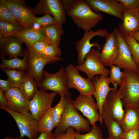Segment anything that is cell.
I'll use <instances>...</instances> for the list:
<instances>
[{
	"instance_id": "1",
	"label": "cell",
	"mask_w": 139,
	"mask_h": 139,
	"mask_svg": "<svg viewBox=\"0 0 139 139\" xmlns=\"http://www.w3.org/2000/svg\"><path fill=\"white\" fill-rule=\"evenodd\" d=\"M66 15L70 16L79 28L90 30L103 19L100 12L93 11L84 0H61Z\"/></svg>"
},
{
	"instance_id": "2",
	"label": "cell",
	"mask_w": 139,
	"mask_h": 139,
	"mask_svg": "<svg viewBox=\"0 0 139 139\" xmlns=\"http://www.w3.org/2000/svg\"><path fill=\"white\" fill-rule=\"evenodd\" d=\"M66 107L62 116L60 122L53 133L55 135L65 133L70 127L74 128L76 132H89L92 129L90 123L88 119L83 117L72 105V99L71 97L65 96Z\"/></svg>"
},
{
	"instance_id": "3",
	"label": "cell",
	"mask_w": 139,
	"mask_h": 139,
	"mask_svg": "<svg viewBox=\"0 0 139 139\" xmlns=\"http://www.w3.org/2000/svg\"><path fill=\"white\" fill-rule=\"evenodd\" d=\"M123 69L125 76L118 90L122 96L123 106L125 108L130 107L139 108V74L133 71Z\"/></svg>"
},
{
	"instance_id": "4",
	"label": "cell",
	"mask_w": 139,
	"mask_h": 139,
	"mask_svg": "<svg viewBox=\"0 0 139 139\" xmlns=\"http://www.w3.org/2000/svg\"><path fill=\"white\" fill-rule=\"evenodd\" d=\"M44 79L39 83H37L40 90H50L58 93L60 98L66 96L71 97L67 85V76L64 66L55 73H51L44 70Z\"/></svg>"
},
{
	"instance_id": "5",
	"label": "cell",
	"mask_w": 139,
	"mask_h": 139,
	"mask_svg": "<svg viewBox=\"0 0 139 139\" xmlns=\"http://www.w3.org/2000/svg\"><path fill=\"white\" fill-rule=\"evenodd\" d=\"M7 112L13 117L19 128L20 136L22 138L26 136L29 139H37L39 135L38 122L30 112L19 113L7 107L0 108Z\"/></svg>"
},
{
	"instance_id": "6",
	"label": "cell",
	"mask_w": 139,
	"mask_h": 139,
	"mask_svg": "<svg viewBox=\"0 0 139 139\" xmlns=\"http://www.w3.org/2000/svg\"><path fill=\"white\" fill-rule=\"evenodd\" d=\"M28 66L27 72L34 79L37 83L41 82L44 79V68L47 64L56 63L64 59L60 57H48L36 53L27 47Z\"/></svg>"
},
{
	"instance_id": "7",
	"label": "cell",
	"mask_w": 139,
	"mask_h": 139,
	"mask_svg": "<svg viewBox=\"0 0 139 139\" xmlns=\"http://www.w3.org/2000/svg\"><path fill=\"white\" fill-rule=\"evenodd\" d=\"M100 54L98 49L92 48L86 56L84 63L75 66L79 71L85 73L88 78L92 81L96 75H102L108 76L110 73V70L106 68L101 61Z\"/></svg>"
},
{
	"instance_id": "8",
	"label": "cell",
	"mask_w": 139,
	"mask_h": 139,
	"mask_svg": "<svg viewBox=\"0 0 139 139\" xmlns=\"http://www.w3.org/2000/svg\"><path fill=\"white\" fill-rule=\"evenodd\" d=\"M0 2L12 12L19 24L23 28L30 27L36 17L32 8L21 0H0Z\"/></svg>"
},
{
	"instance_id": "9",
	"label": "cell",
	"mask_w": 139,
	"mask_h": 139,
	"mask_svg": "<svg viewBox=\"0 0 139 139\" xmlns=\"http://www.w3.org/2000/svg\"><path fill=\"white\" fill-rule=\"evenodd\" d=\"M32 10L35 15H52L56 25L60 28L66 22V13L61 0H40Z\"/></svg>"
},
{
	"instance_id": "10",
	"label": "cell",
	"mask_w": 139,
	"mask_h": 139,
	"mask_svg": "<svg viewBox=\"0 0 139 139\" xmlns=\"http://www.w3.org/2000/svg\"><path fill=\"white\" fill-rule=\"evenodd\" d=\"M73 107L80 111L89 121L92 127L99 121L103 124L102 116L98 112L96 103L92 95L86 96L80 94L72 102Z\"/></svg>"
},
{
	"instance_id": "11",
	"label": "cell",
	"mask_w": 139,
	"mask_h": 139,
	"mask_svg": "<svg viewBox=\"0 0 139 139\" xmlns=\"http://www.w3.org/2000/svg\"><path fill=\"white\" fill-rule=\"evenodd\" d=\"M67 76V85L69 88L77 90L80 94L86 96L93 95L95 90L94 85L92 81L85 78L79 74V71L72 64L65 68Z\"/></svg>"
},
{
	"instance_id": "12",
	"label": "cell",
	"mask_w": 139,
	"mask_h": 139,
	"mask_svg": "<svg viewBox=\"0 0 139 139\" xmlns=\"http://www.w3.org/2000/svg\"><path fill=\"white\" fill-rule=\"evenodd\" d=\"M122 97L117 89L109 93L102 107L101 115L103 120L112 118L118 122L121 120L125 111L123 108Z\"/></svg>"
},
{
	"instance_id": "13",
	"label": "cell",
	"mask_w": 139,
	"mask_h": 139,
	"mask_svg": "<svg viewBox=\"0 0 139 139\" xmlns=\"http://www.w3.org/2000/svg\"><path fill=\"white\" fill-rule=\"evenodd\" d=\"M108 33L107 30L105 28H100L95 31L91 29L85 31L82 38L76 42V49L78 53V65H81L84 63L86 56L92 47L97 48L99 51L101 50V45L98 42L91 43L93 37L97 36L105 37Z\"/></svg>"
},
{
	"instance_id": "14",
	"label": "cell",
	"mask_w": 139,
	"mask_h": 139,
	"mask_svg": "<svg viewBox=\"0 0 139 139\" xmlns=\"http://www.w3.org/2000/svg\"><path fill=\"white\" fill-rule=\"evenodd\" d=\"M57 93H48L47 91L37 90L33 98L30 101V110L34 119L38 122L43 115L50 107Z\"/></svg>"
},
{
	"instance_id": "15",
	"label": "cell",
	"mask_w": 139,
	"mask_h": 139,
	"mask_svg": "<svg viewBox=\"0 0 139 139\" xmlns=\"http://www.w3.org/2000/svg\"><path fill=\"white\" fill-rule=\"evenodd\" d=\"M114 31L118 41L119 52L113 65L118 66L121 69L130 70L138 73L137 66L133 60L130 49L123 35L118 29L115 28Z\"/></svg>"
},
{
	"instance_id": "16",
	"label": "cell",
	"mask_w": 139,
	"mask_h": 139,
	"mask_svg": "<svg viewBox=\"0 0 139 139\" xmlns=\"http://www.w3.org/2000/svg\"><path fill=\"white\" fill-rule=\"evenodd\" d=\"M94 12H104L123 20V14L127 10L116 0H85Z\"/></svg>"
},
{
	"instance_id": "17",
	"label": "cell",
	"mask_w": 139,
	"mask_h": 139,
	"mask_svg": "<svg viewBox=\"0 0 139 139\" xmlns=\"http://www.w3.org/2000/svg\"><path fill=\"white\" fill-rule=\"evenodd\" d=\"M106 41L102 47L100 59L105 66L110 67L117 58L119 52L118 43L113 30L105 37Z\"/></svg>"
},
{
	"instance_id": "18",
	"label": "cell",
	"mask_w": 139,
	"mask_h": 139,
	"mask_svg": "<svg viewBox=\"0 0 139 139\" xmlns=\"http://www.w3.org/2000/svg\"><path fill=\"white\" fill-rule=\"evenodd\" d=\"M5 93L7 101V107L19 113L30 112V101L25 98L19 88H12Z\"/></svg>"
},
{
	"instance_id": "19",
	"label": "cell",
	"mask_w": 139,
	"mask_h": 139,
	"mask_svg": "<svg viewBox=\"0 0 139 139\" xmlns=\"http://www.w3.org/2000/svg\"><path fill=\"white\" fill-rule=\"evenodd\" d=\"M92 81L95 88L93 95L96 99L99 113L102 116V109L104 102L109 93L116 89L114 87H110L109 84L111 83L108 76L102 75H97Z\"/></svg>"
},
{
	"instance_id": "20",
	"label": "cell",
	"mask_w": 139,
	"mask_h": 139,
	"mask_svg": "<svg viewBox=\"0 0 139 139\" xmlns=\"http://www.w3.org/2000/svg\"><path fill=\"white\" fill-rule=\"evenodd\" d=\"M22 43L20 40L13 36L3 37L0 36L1 56L8 55L9 59L18 56L23 57L25 53Z\"/></svg>"
},
{
	"instance_id": "21",
	"label": "cell",
	"mask_w": 139,
	"mask_h": 139,
	"mask_svg": "<svg viewBox=\"0 0 139 139\" xmlns=\"http://www.w3.org/2000/svg\"><path fill=\"white\" fill-rule=\"evenodd\" d=\"M122 23L119 25V30L123 35H130L139 31V10L137 9L127 10L123 14Z\"/></svg>"
},
{
	"instance_id": "22",
	"label": "cell",
	"mask_w": 139,
	"mask_h": 139,
	"mask_svg": "<svg viewBox=\"0 0 139 139\" xmlns=\"http://www.w3.org/2000/svg\"><path fill=\"white\" fill-rule=\"evenodd\" d=\"M125 109L123 117L119 122L124 132L139 128V108L130 107Z\"/></svg>"
},
{
	"instance_id": "23",
	"label": "cell",
	"mask_w": 139,
	"mask_h": 139,
	"mask_svg": "<svg viewBox=\"0 0 139 139\" xmlns=\"http://www.w3.org/2000/svg\"><path fill=\"white\" fill-rule=\"evenodd\" d=\"M13 36L20 40L28 46L37 41L47 39L42 30L37 31L31 28H22Z\"/></svg>"
},
{
	"instance_id": "24",
	"label": "cell",
	"mask_w": 139,
	"mask_h": 139,
	"mask_svg": "<svg viewBox=\"0 0 139 139\" xmlns=\"http://www.w3.org/2000/svg\"><path fill=\"white\" fill-rule=\"evenodd\" d=\"M24 55L22 59L16 57L7 59L4 57L0 56L2 63L0 65V68H8L21 70L27 72L28 69V59L27 49H24Z\"/></svg>"
},
{
	"instance_id": "25",
	"label": "cell",
	"mask_w": 139,
	"mask_h": 139,
	"mask_svg": "<svg viewBox=\"0 0 139 139\" xmlns=\"http://www.w3.org/2000/svg\"><path fill=\"white\" fill-rule=\"evenodd\" d=\"M37 83L33 78L28 73H27L19 89L27 100L31 101L34 96L38 90Z\"/></svg>"
},
{
	"instance_id": "26",
	"label": "cell",
	"mask_w": 139,
	"mask_h": 139,
	"mask_svg": "<svg viewBox=\"0 0 139 139\" xmlns=\"http://www.w3.org/2000/svg\"><path fill=\"white\" fill-rule=\"evenodd\" d=\"M42 30L46 38L51 44L59 47L61 43V36L64 32L62 28L54 24L43 27Z\"/></svg>"
},
{
	"instance_id": "27",
	"label": "cell",
	"mask_w": 139,
	"mask_h": 139,
	"mask_svg": "<svg viewBox=\"0 0 139 139\" xmlns=\"http://www.w3.org/2000/svg\"><path fill=\"white\" fill-rule=\"evenodd\" d=\"M53 107L49 108L43 115L38 123V128L39 133H51L55 128L52 117Z\"/></svg>"
},
{
	"instance_id": "28",
	"label": "cell",
	"mask_w": 139,
	"mask_h": 139,
	"mask_svg": "<svg viewBox=\"0 0 139 139\" xmlns=\"http://www.w3.org/2000/svg\"><path fill=\"white\" fill-rule=\"evenodd\" d=\"M6 74L8 77L11 88H19L23 82L27 72L19 70L8 68L1 69Z\"/></svg>"
},
{
	"instance_id": "29",
	"label": "cell",
	"mask_w": 139,
	"mask_h": 139,
	"mask_svg": "<svg viewBox=\"0 0 139 139\" xmlns=\"http://www.w3.org/2000/svg\"><path fill=\"white\" fill-rule=\"evenodd\" d=\"M103 120L107 129L108 137L113 139H122L125 132L118 121L112 118Z\"/></svg>"
},
{
	"instance_id": "30",
	"label": "cell",
	"mask_w": 139,
	"mask_h": 139,
	"mask_svg": "<svg viewBox=\"0 0 139 139\" xmlns=\"http://www.w3.org/2000/svg\"><path fill=\"white\" fill-rule=\"evenodd\" d=\"M22 28L18 24L0 20V36L3 37L13 36Z\"/></svg>"
},
{
	"instance_id": "31",
	"label": "cell",
	"mask_w": 139,
	"mask_h": 139,
	"mask_svg": "<svg viewBox=\"0 0 139 139\" xmlns=\"http://www.w3.org/2000/svg\"><path fill=\"white\" fill-rule=\"evenodd\" d=\"M110 67V72L109 78L115 89H117L118 85L120 86L122 84L125 76V72L124 71H121L120 67L114 65Z\"/></svg>"
},
{
	"instance_id": "32",
	"label": "cell",
	"mask_w": 139,
	"mask_h": 139,
	"mask_svg": "<svg viewBox=\"0 0 139 139\" xmlns=\"http://www.w3.org/2000/svg\"><path fill=\"white\" fill-rule=\"evenodd\" d=\"M66 102V96L60 98L58 103L53 107L52 117L55 128H56L60 122L62 117L65 110Z\"/></svg>"
},
{
	"instance_id": "33",
	"label": "cell",
	"mask_w": 139,
	"mask_h": 139,
	"mask_svg": "<svg viewBox=\"0 0 139 139\" xmlns=\"http://www.w3.org/2000/svg\"><path fill=\"white\" fill-rule=\"evenodd\" d=\"M123 36L129 47L134 62L137 66H139V43L132 36Z\"/></svg>"
},
{
	"instance_id": "34",
	"label": "cell",
	"mask_w": 139,
	"mask_h": 139,
	"mask_svg": "<svg viewBox=\"0 0 139 139\" xmlns=\"http://www.w3.org/2000/svg\"><path fill=\"white\" fill-rule=\"evenodd\" d=\"M75 139H104L103 134L99 127L96 124L93 127L91 130L85 134L76 133Z\"/></svg>"
},
{
	"instance_id": "35",
	"label": "cell",
	"mask_w": 139,
	"mask_h": 139,
	"mask_svg": "<svg viewBox=\"0 0 139 139\" xmlns=\"http://www.w3.org/2000/svg\"><path fill=\"white\" fill-rule=\"evenodd\" d=\"M0 20L20 24L11 11L0 2Z\"/></svg>"
},
{
	"instance_id": "36",
	"label": "cell",
	"mask_w": 139,
	"mask_h": 139,
	"mask_svg": "<svg viewBox=\"0 0 139 139\" xmlns=\"http://www.w3.org/2000/svg\"><path fill=\"white\" fill-rule=\"evenodd\" d=\"M61 49L55 45L50 44L48 45L40 54L51 57H60L62 54Z\"/></svg>"
},
{
	"instance_id": "37",
	"label": "cell",
	"mask_w": 139,
	"mask_h": 139,
	"mask_svg": "<svg viewBox=\"0 0 139 139\" xmlns=\"http://www.w3.org/2000/svg\"><path fill=\"white\" fill-rule=\"evenodd\" d=\"M51 44L47 39L37 41L30 46H26L32 51L41 54L48 45Z\"/></svg>"
},
{
	"instance_id": "38",
	"label": "cell",
	"mask_w": 139,
	"mask_h": 139,
	"mask_svg": "<svg viewBox=\"0 0 139 139\" xmlns=\"http://www.w3.org/2000/svg\"><path fill=\"white\" fill-rule=\"evenodd\" d=\"M35 22L39 23L42 27L56 24L54 18L51 15L48 14L43 15L41 17H36Z\"/></svg>"
},
{
	"instance_id": "39",
	"label": "cell",
	"mask_w": 139,
	"mask_h": 139,
	"mask_svg": "<svg viewBox=\"0 0 139 139\" xmlns=\"http://www.w3.org/2000/svg\"><path fill=\"white\" fill-rule=\"evenodd\" d=\"M122 4L127 10L137 9L139 4V0H116Z\"/></svg>"
},
{
	"instance_id": "40",
	"label": "cell",
	"mask_w": 139,
	"mask_h": 139,
	"mask_svg": "<svg viewBox=\"0 0 139 139\" xmlns=\"http://www.w3.org/2000/svg\"><path fill=\"white\" fill-rule=\"evenodd\" d=\"M75 129L72 127H70L64 134L54 135L55 139H75Z\"/></svg>"
},
{
	"instance_id": "41",
	"label": "cell",
	"mask_w": 139,
	"mask_h": 139,
	"mask_svg": "<svg viewBox=\"0 0 139 139\" xmlns=\"http://www.w3.org/2000/svg\"><path fill=\"white\" fill-rule=\"evenodd\" d=\"M122 139H139V128L133 129L125 132Z\"/></svg>"
},
{
	"instance_id": "42",
	"label": "cell",
	"mask_w": 139,
	"mask_h": 139,
	"mask_svg": "<svg viewBox=\"0 0 139 139\" xmlns=\"http://www.w3.org/2000/svg\"><path fill=\"white\" fill-rule=\"evenodd\" d=\"M11 88L9 81L0 79V89L5 92Z\"/></svg>"
},
{
	"instance_id": "43",
	"label": "cell",
	"mask_w": 139,
	"mask_h": 139,
	"mask_svg": "<svg viewBox=\"0 0 139 139\" xmlns=\"http://www.w3.org/2000/svg\"><path fill=\"white\" fill-rule=\"evenodd\" d=\"M7 101L5 92L0 89V108L7 107Z\"/></svg>"
},
{
	"instance_id": "44",
	"label": "cell",
	"mask_w": 139,
	"mask_h": 139,
	"mask_svg": "<svg viewBox=\"0 0 139 139\" xmlns=\"http://www.w3.org/2000/svg\"><path fill=\"white\" fill-rule=\"evenodd\" d=\"M37 139H55V138L53 133L48 134L42 133L39 135Z\"/></svg>"
},
{
	"instance_id": "45",
	"label": "cell",
	"mask_w": 139,
	"mask_h": 139,
	"mask_svg": "<svg viewBox=\"0 0 139 139\" xmlns=\"http://www.w3.org/2000/svg\"><path fill=\"white\" fill-rule=\"evenodd\" d=\"M42 27L39 23L35 22L30 28L36 31H40L42 30Z\"/></svg>"
},
{
	"instance_id": "46",
	"label": "cell",
	"mask_w": 139,
	"mask_h": 139,
	"mask_svg": "<svg viewBox=\"0 0 139 139\" xmlns=\"http://www.w3.org/2000/svg\"><path fill=\"white\" fill-rule=\"evenodd\" d=\"M133 37L139 43V31L129 35Z\"/></svg>"
},
{
	"instance_id": "47",
	"label": "cell",
	"mask_w": 139,
	"mask_h": 139,
	"mask_svg": "<svg viewBox=\"0 0 139 139\" xmlns=\"http://www.w3.org/2000/svg\"><path fill=\"white\" fill-rule=\"evenodd\" d=\"M2 139H23V138L20 136L16 137L7 136L3 138Z\"/></svg>"
},
{
	"instance_id": "48",
	"label": "cell",
	"mask_w": 139,
	"mask_h": 139,
	"mask_svg": "<svg viewBox=\"0 0 139 139\" xmlns=\"http://www.w3.org/2000/svg\"><path fill=\"white\" fill-rule=\"evenodd\" d=\"M112 139V138H111L110 137H108L107 138H105V139Z\"/></svg>"
},
{
	"instance_id": "49",
	"label": "cell",
	"mask_w": 139,
	"mask_h": 139,
	"mask_svg": "<svg viewBox=\"0 0 139 139\" xmlns=\"http://www.w3.org/2000/svg\"><path fill=\"white\" fill-rule=\"evenodd\" d=\"M137 67H138V74H139V66H137Z\"/></svg>"
},
{
	"instance_id": "50",
	"label": "cell",
	"mask_w": 139,
	"mask_h": 139,
	"mask_svg": "<svg viewBox=\"0 0 139 139\" xmlns=\"http://www.w3.org/2000/svg\"><path fill=\"white\" fill-rule=\"evenodd\" d=\"M137 9L139 10V4L138 5V6Z\"/></svg>"
}]
</instances>
